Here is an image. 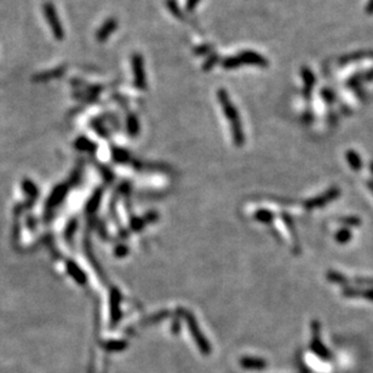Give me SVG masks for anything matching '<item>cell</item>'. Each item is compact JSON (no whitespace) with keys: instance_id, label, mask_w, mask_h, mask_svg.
<instances>
[{"instance_id":"cell-1","label":"cell","mask_w":373,"mask_h":373,"mask_svg":"<svg viewBox=\"0 0 373 373\" xmlns=\"http://www.w3.org/2000/svg\"><path fill=\"white\" fill-rule=\"evenodd\" d=\"M217 97H218L219 104H221L223 113L228 117L229 125H230L231 136H233L235 145L240 146L243 143V132L241 121H240L239 113H237L236 107L231 102L230 97H229L228 92L225 90L221 89L217 92Z\"/></svg>"},{"instance_id":"cell-2","label":"cell","mask_w":373,"mask_h":373,"mask_svg":"<svg viewBox=\"0 0 373 373\" xmlns=\"http://www.w3.org/2000/svg\"><path fill=\"white\" fill-rule=\"evenodd\" d=\"M43 11L44 16H45L46 22H48L51 33L54 35L56 40H63L64 39V28L61 22L60 17H58L57 10H56L54 3L52 2H45L43 4Z\"/></svg>"},{"instance_id":"cell-3","label":"cell","mask_w":373,"mask_h":373,"mask_svg":"<svg viewBox=\"0 0 373 373\" xmlns=\"http://www.w3.org/2000/svg\"><path fill=\"white\" fill-rule=\"evenodd\" d=\"M132 72H134L135 86L140 90H145L147 87V78L145 72V61L140 54L132 56Z\"/></svg>"},{"instance_id":"cell-4","label":"cell","mask_w":373,"mask_h":373,"mask_svg":"<svg viewBox=\"0 0 373 373\" xmlns=\"http://www.w3.org/2000/svg\"><path fill=\"white\" fill-rule=\"evenodd\" d=\"M239 60L241 61L242 64H248V66H256V67H268L269 62L266 57L260 55L256 51H241L237 55Z\"/></svg>"},{"instance_id":"cell-5","label":"cell","mask_w":373,"mask_h":373,"mask_svg":"<svg viewBox=\"0 0 373 373\" xmlns=\"http://www.w3.org/2000/svg\"><path fill=\"white\" fill-rule=\"evenodd\" d=\"M117 27V21L114 17H110V19H107L103 22V25L101 26L96 32V40L99 43H103L108 38L110 37L111 34L114 33Z\"/></svg>"},{"instance_id":"cell-6","label":"cell","mask_w":373,"mask_h":373,"mask_svg":"<svg viewBox=\"0 0 373 373\" xmlns=\"http://www.w3.org/2000/svg\"><path fill=\"white\" fill-rule=\"evenodd\" d=\"M301 75L304 81L303 95L307 97V98H309V97L311 96V92H313L314 86H315V80H316L315 75H314V73L311 72V69L308 68V67H302Z\"/></svg>"},{"instance_id":"cell-7","label":"cell","mask_w":373,"mask_h":373,"mask_svg":"<svg viewBox=\"0 0 373 373\" xmlns=\"http://www.w3.org/2000/svg\"><path fill=\"white\" fill-rule=\"evenodd\" d=\"M66 72V67H58V68H55L52 70H48V72L40 73V74H37L34 76V81H49L50 79H56L62 76Z\"/></svg>"},{"instance_id":"cell-8","label":"cell","mask_w":373,"mask_h":373,"mask_svg":"<svg viewBox=\"0 0 373 373\" xmlns=\"http://www.w3.org/2000/svg\"><path fill=\"white\" fill-rule=\"evenodd\" d=\"M241 365L246 368H263L266 367V361L255 357H245L241 360Z\"/></svg>"},{"instance_id":"cell-9","label":"cell","mask_w":373,"mask_h":373,"mask_svg":"<svg viewBox=\"0 0 373 373\" xmlns=\"http://www.w3.org/2000/svg\"><path fill=\"white\" fill-rule=\"evenodd\" d=\"M221 64L223 68H225V69H235V68H239L242 63H241V61L239 60L237 56H229V57L224 58V60L222 61Z\"/></svg>"},{"instance_id":"cell-10","label":"cell","mask_w":373,"mask_h":373,"mask_svg":"<svg viewBox=\"0 0 373 373\" xmlns=\"http://www.w3.org/2000/svg\"><path fill=\"white\" fill-rule=\"evenodd\" d=\"M166 5H167V9L170 10V13H171L173 16L177 17V19H180V20L184 19V16H183V14H182L181 9L178 8L177 3H176L175 0H167Z\"/></svg>"},{"instance_id":"cell-11","label":"cell","mask_w":373,"mask_h":373,"mask_svg":"<svg viewBox=\"0 0 373 373\" xmlns=\"http://www.w3.org/2000/svg\"><path fill=\"white\" fill-rule=\"evenodd\" d=\"M128 129H129V132H130L131 135H137V132L140 131V124H139V120H137V117L135 115H130L128 117Z\"/></svg>"},{"instance_id":"cell-12","label":"cell","mask_w":373,"mask_h":373,"mask_svg":"<svg viewBox=\"0 0 373 373\" xmlns=\"http://www.w3.org/2000/svg\"><path fill=\"white\" fill-rule=\"evenodd\" d=\"M219 61V56L217 54H211L210 56H208V58L206 60V62L204 63V66H202V69L204 70H210L213 68L214 64L218 63Z\"/></svg>"},{"instance_id":"cell-13","label":"cell","mask_w":373,"mask_h":373,"mask_svg":"<svg viewBox=\"0 0 373 373\" xmlns=\"http://www.w3.org/2000/svg\"><path fill=\"white\" fill-rule=\"evenodd\" d=\"M346 158H348L349 163H350V165L354 167L355 170H359L360 160H359V157H357V155L355 154L354 152H348V154H346Z\"/></svg>"},{"instance_id":"cell-14","label":"cell","mask_w":373,"mask_h":373,"mask_svg":"<svg viewBox=\"0 0 373 373\" xmlns=\"http://www.w3.org/2000/svg\"><path fill=\"white\" fill-rule=\"evenodd\" d=\"M200 0H186V9L188 13H193L198 8Z\"/></svg>"},{"instance_id":"cell-15","label":"cell","mask_w":373,"mask_h":373,"mask_svg":"<svg viewBox=\"0 0 373 373\" xmlns=\"http://www.w3.org/2000/svg\"><path fill=\"white\" fill-rule=\"evenodd\" d=\"M349 239H350V234H349L348 230H342L337 234V240H338L339 242H345L348 241Z\"/></svg>"},{"instance_id":"cell-16","label":"cell","mask_w":373,"mask_h":373,"mask_svg":"<svg viewBox=\"0 0 373 373\" xmlns=\"http://www.w3.org/2000/svg\"><path fill=\"white\" fill-rule=\"evenodd\" d=\"M211 50H212L211 45H202L200 48H196L194 51H195L196 55H206L208 52H211Z\"/></svg>"},{"instance_id":"cell-17","label":"cell","mask_w":373,"mask_h":373,"mask_svg":"<svg viewBox=\"0 0 373 373\" xmlns=\"http://www.w3.org/2000/svg\"><path fill=\"white\" fill-rule=\"evenodd\" d=\"M366 14L367 15H373V0H368V3H367Z\"/></svg>"},{"instance_id":"cell-18","label":"cell","mask_w":373,"mask_h":373,"mask_svg":"<svg viewBox=\"0 0 373 373\" xmlns=\"http://www.w3.org/2000/svg\"><path fill=\"white\" fill-rule=\"evenodd\" d=\"M363 78H365L367 81L372 80V79H373V69H372V70H369V72H367L366 74L363 75Z\"/></svg>"}]
</instances>
